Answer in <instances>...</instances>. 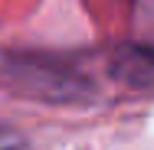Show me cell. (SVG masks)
<instances>
[{
  "label": "cell",
  "instance_id": "obj_2",
  "mask_svg": "<svg viewBox=\"0 0 154 150\" xmlns=\"http://www.w3.org/2000/svg\"><path fill=\"white\" fill-rule=\"evenodd\" d=\"M0 150H26V140H23L13 127L0 124Z\"/></svg>",
  "mask_w": 154,
  "mask_h": 150
},
{
  "label": "cell",
  "instance_id": "obj_1",
  "mask_svg": "<svg viewBox=\"0 0 154 150\" xmlns=\"http://www.w3.org/2000/svg\"><path fill=\"white\" fill-rule=\"evenodd\" d=\"M0 85L13 95L53 104L82 101L89 95L82 75H75L56 59H39V56H0Z\"/></svg>",
  "mask_w": 154,
  "mask_h": 150
}]
</instances>
